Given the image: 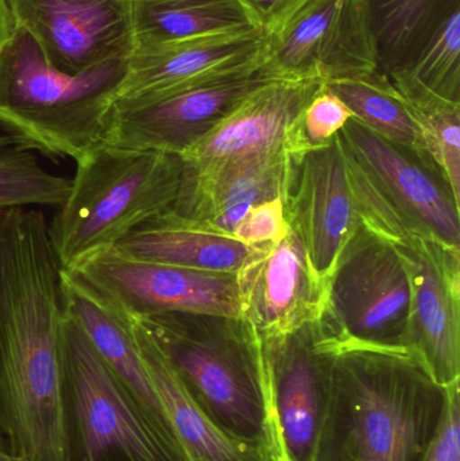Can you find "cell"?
I'll return each instance as SVG.
<instances>
[{"label": "cell", "instance_id": "cell-1", "mask_svg": "<svg viewBox=\"0 0 460 461\" xmlns=\"http://www.w3.org/2000/svg\"><path fill=\"white\" fill-rule=\"evenodd\" d=\"M447 387L410 351L332 349L329 401L312 461H421Z\"/></svg>", "mask_w": 460, "mask_h": 461}, {"label": "cell", "instance_id": "cell-2", "mask_svg": "<svg viewBox=\"0 0 460 461\" xmlns=\"http://www.w3.org/2000/svg\"><path fill=\"white\" fill-rule=\"evenodd\" d=\"M138 321L221 432L283 461L262 340L250 322L181 312Z\"/></svg>", "mask_w": 460, "mask_h": 461}, {"label": "cell", "instance_id": "cell-3", "mask_svg": "<svg viewBox=\"0 0 460 461\" xmlns=\"http://www.w3.org/2000/svg\"><path fill=\"white\" fill-rule=\"evenodd\" d=\"M126 69L123 59L64 72L14 26L0 54V127L15 145L76 162L102 142Z\"/></svg>", "mask_w": 460, "mask_h": 461}, {"label": "cell", "instance_id": "cell-4", "mask_svg": "<svg viewBox=\"0 0 460 461\" xmlns=\"http://www.w3.org/2000/svg\"><path fill=\"white\" fill-rule=\"evenodd\" d=\"M70 191L49 226L62 270L115 249L149 221L169 212L180 194L178 154L99 142L76 161Z\"/></svg>", "mask_w": 460, "mask_h": 461}, {"label": "cell", "instance_id": "cell-5", "mask_svg": "<svg viewBox=\"0 0 460 461\" xmlns=\"http://www.w3.org/2000/svg\"><path fill=\"white\" fill-rule=\"evenodd\" d=\"M338 137L362 221L393 241L418 235L460 249V200L431 154L393 142L354 116Z\"/></svg>", "mask_w": 460, "mask_h": 461}, {"label": "cell", "instance_id": "cell-6", "mask_svg": "<svg viewBox=\"0 0 460 461\" xmlns=\"http://www.w3.org/2000/svg\"><path fill=\"white\" fill-rule=\"evenodd\" d=\"M410 303L399 247L358 216L324 282L321 340L329 349L410 351Z\"/></svg>", "mask_w": 460, "mask_h": 461}, {"label": "cell", "instance_id": "cell-7", "mask_svg": "<svg viewBox=\"0 0 460 461\" xmlns=\"http://www.w3.org/2000/svg\"><path fill=\"white\" fill-rule=\"evenodd\" d=\"M62 359L68 411L77 438L73 461H104L111 451L121 452L127 461H186L67 312Z\"/></svg>", "mask_w": 460, "mask_h": 461}, {"label": "cell", "instance_id": "cell-8", "mask_svg": "<svg viewBox=\"0 0 460 461\" xmlns=\"http://www.w3.org/2000/svg\"><path fill=\"white\" fill-rule=\"evenodd\" d=\"M266 37L261 72L272 80L327 84L380 68L366 0H312Z\"/></svg>", "mask_w": 460, "mask_h": 461}, {"label": "cell", "instance_id": "cell-9", "mask_svg": "<svg viewBox=\"0 0 460 461\" xmlns=\"http://www.w3.org/2000/svg\"><path fill=\"white\" fill-rule=\"evenodd\" d=\"M270 80L261 69L248 70L153 96L115 100L102 140L131 150L181 156Z\"/></svg>", "mask_w": 460, "mask_h": 461}, {"label": "cell", "instance_id": "cell-10", "mask_svg": "<svg viewBox=\"0 0 460 461\" xmlns=\"http://www.w3.org/2000/svg\"><path fill=\"white\" fill-rule=\"evenodd\" d=\"M67 271L77 274L131 320L172 312L242 317L235 274L145 262L115 249Z\"/></svg>", "mask_w": 460, "mask_h": 461}, {"label": "cell", "instance_id": "cell-11", "mask_svg": "<svg viewBox=\"0 0 460 461\" xmlns=\"http://www.w3.org/2000/svg\"><path fill=\"white\" fill-rule=\"evenodd\" d=\"M299 150L289 143L202 167L184 162L180 194L167 213L186 226L232 238L251 208L285 199L292 158Z\"/></svg>", "mask_w": 460, "mask_h": 461}, {"label": "cell", "instance_id": "cell-12", "mask_svg": "<svg viewBox=\"0 0 460 461\" xmlns=\"http://www.w3.org/2000/svg\"><path fill=\"white\" fill-rule=\"evenodd\" d=\"M14 26L32 35L46 59L81 73L134 48L130 0H5Z\"/></svg>", "mask_w": 460, "mask_h": 461}, {"label": "cell", "instance_id": "cell-13", "mask_svg": "<svg viewBox=\"0 0 460 461\" xmlns=\"http://www.w3.org/2000/svg\"><path fill=\"white\" fill-rule=\"evenodd\" d=\"M261 340L283 461H312L329 401L332 349L315 321Z\"/></svg>", "mask_w": 460, "mask_h": 461}, {"label": "cell", "instance_id": "cell-14", "mask_svg": "<svg viewBox=\"0 0 460 461\" xmlns=\"http://www.w3.org/2000/svg\"><path fill=\"white\" fill-rule=\"evenodd\" d=\"M284 205L289 227L324 285L359 216L338 134L294 153Z\"/></svg>", "mask_w": 460, "mask_h": 461}, {"label": "cell", "instance_id": "cell-15", "mask_svg": "<svg viewBox=\"0 0 460 461\" xmlns=\"http://www.w3.org/2000/svg\"><path fill=\"white\" fill-rule=\"evenodd\" d=\"M410 273V351L443 387L460 382V249L413 235L394 241Z\"/></svg>", "mask_w": 460, "mask_h": 461}, {"label": "cell", "instance_id": "cell-16", "mask_svg": "<svg viewBox=\"0 0 460 461\" xmlns=\"http://www.w3.org/2000/svg\"><path fill=\"white\" fill-rule=\"evenodd\" d=\"M235 276L242 317L261 339L293 332L320 314L323 282L292 229L278 243L257 247Z\"/></svg>", "mask_w": 460, "mask_h": 461}, {"label": "cell", "instance_id": "cell-17", "mask_svg": "<svg viewBox=\"0 0 460 461\" xmlns=\"http://www.w3.org/2000/svg\"><path fill=\"white\" fill-rule=\"evenodd\" d=\"M265 46L266 37L261 30L134 46L116 100L140 99L221 76L261 69Z\"/></svg>", "mask_w": 460, "mask_h": 461}, {"label": "cell", "instance_id": "cell-18", "mask_svg": "<svg viewBox=\"0 0 460 461\" xmlns=\"http://www.w3.org/2000/svg\"><path fill=\"white\" fill-rule=\"evenodd\" d=\"M321 86L315 81H267L181 158L185 164L202 167L289 143L304 149L300 138L302 115Z\"/></svg>", "mask_w": 460, "mask_h": 461}, {"label": "cell", "instance_id": "cell-19", "mask_svg": "<svg viewBox=\"0 0 460 461\" xmlns=\"http://www.w3.org/2000/svg\"><path fill=\"white\" fill-rule=\"evenodd\" d=\"M61 284L67 314L80 325L97 354L146 413L177 443L140 359L131 319L73 271L61 268Z\"/></svg>", "mask_w": 460, "mask_h": 461}, {"label": "cell", "instance_id": "cell-20", "mask_svg": "<svg viewBox=\"0 0 460 461\" xmlns=\"http://www.w3.org/2000/svg\"><path fill=\"white\" fill-rule=\"evenodd\" d=\"M140 359L186 461H273L221 432L194 402L150 333L131 320Z\"/></svg>", "mask_w": 460, "mask_h": 461}, {"label": "cell", "instance_id": "cell-21", "mask_svg": "<svg viewBox=\"0 0 460 461\" xmlns=\"http://www.w3.org/2000/svg\"><path fill=\"white\" fill-rule=\"evenodd\" d=\"M256 249L231 236L186 226L167 212L115 247L132 259L229 274H237Z\"/></svg>", "mask_w": 460, "mask_h": 461}, {"label": "cell", "instance_id": "cell-22", "mask_svg": "<svg viewBox=\"0 0 460 461\" xmlns=\"http://www.w3.org/2000/svg\"><path fill=\"white\" fill-rule=\"evenodd\" d=\"M134 46L259 30L239 0H130Z\"/></svg>", "mask_w": 460, "mask_h": 461}, {"label": "cell", "instance_id": "cell-23", "mask_svg": "<svg viewBox=\"0 0 460 461\" xmlns=\"http://www.w3.org/2000/svg\"><path fill=\"white\" fill-rule=\"evenodd\" d=\"M377 38L380 68L410 67L451 15L460 0H366Z\"/></svg>", "mask_w": 460, "mask_h": 461}, {"label": "cell", "instance_id": "cell-24", "mask_svg": "<svg viewBox=\"0 0 460 461\" xmlns=\"http://www.w3.org/2000/svg\"><path fill=\"white\" fill-rule=\"evenodd\" d=\"M324 86L347 105L354 118L369 129L400 145L428 153L418 122L389 86L383 73L377 70L366 77L331 81Z\"/></svg>", "mask_w": 460, "mask_h": 461}, {"label": "cell", "instance_id": "cell-25", "mask_svg": "<svg viewBox=\"0 0 460 461\" xmlns=\"http://www.w3.org/2000/svg\"><path fill=\"white\" fill-rule=\"evenodd\" d=\"M69 191V178L46 172L32 150L0 149V215L32 205L61 207Z\"/></svg>", "mask_w": 460, "mask_h": 461}, {"label": "cell", "instance_id": "cell-26", "mask_svg": "<svg viewBox=\"0 0 460 461\" xmlns=\"http://www.w3.org/2000/svg\"><path fill=\"white\" fill-rule=\"evenodd\" d=\"M393 72L434 96L460 104V11L448 18L410 67Z\"/></svg>", "mask_w": 460, "mask_h": 461}, {"label": "cell", "instance_id": "cell-27", "mask_svg": "<svg viewBox=\"0 0 460 461\" xmlns=\"http://www.w3.org/2000/svg\"><path fill=\"white\" fill-rule=\"evenodd\" d=\"M353 113L347 105L326 86L316 92L305 108L300 127L304 149L323 145L343 129Z\"/></svg>", "mask_w": 460, "mask_h": 461}, {"label": "cell", "instance_id": "cell-28", "mask_svg": "<svg viewBox=\"0 0 460 461\" xmlns=\"http://www.w3.org/2000/svg\"><path fill=\"white\" fill-rule=\"evenodd\" d=\"M289 230L284 200L278 199L251 208L232 232V238L251 247L272 246Z\"/></svg>", "mask_w": 460, "mask_h": 461}, {"label": "cell", "instance_id": "cell-29", "mask_svg": "<svg viewBox=\"0 0 460 461\" xmlns=\"http://www.w3.org/2000/svg\"><path fill=\"white\" fill-rule=\"evenodd\" d=\"M421 461H460L459 382L447 387L445 414Z\"/></svg>", "mask_w": 460, "mask_h": 461}, {"label": "cell", "instance_id": "cell-30", "mask_svg": "<svg viewBox=\"0 0 460 461\" xmlns=\"http://www.w3.org/2000/svg\"><path fill=\"white\" fill-rule=\"evenodd\" d=\"M265 35L280 32L312 0H239Z\"/></svg>", "mask_w": 460, "mask_h": 461}, {"label": "cell", "instance_id": "cell-31", "mask_svg": "<svg viewBox=\"0 0 460 461\" xmlns=\"http://www.w3.org/2000/svg\"><path fill=\"white\" fill-rule=\"evenodd\" d=\"M13 32L14 22L7 3H5V0H0V54L10 41Z\"/></svg>", "mask_w": 460, "mask_h": 461}, {"label": "cell", "instance_id": "cell-32", "mask_svg": "<svg viewBox=\"0 0 460 461\" xmlns=\"http://www.w3.org/2000/svg\"><path fill=\"white\" fill-rule=\"evenodd\" d=\"M0 461H32L13 452L0 451Z\"/></svg>", "mask_w": 460, "mask_h": 461}, {"label": "cell", "instance_id": "cell-33", "mask_svg": "<svg viewBox=\"0 0 460 461\" xmlns=\"http://www.w3.org/2000/svg\"><path fill=\"white\" fill-rule=\"evenodd\" d=\"M15 145L10 135H0V149L8 148V146Z\"/></svg>", "mask_w": 460, "mask_h": 461}]
</instances>
